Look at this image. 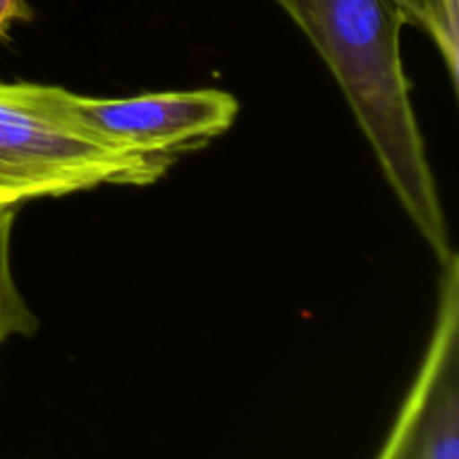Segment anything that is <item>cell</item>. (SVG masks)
<instances>
[{
  "instance_id": "cell-1",
  "label": "cell",
  "mask_w": 459,
  "mask_h": 459,
  "mask_svg": "<svg viewBox=\"0 0 459 459\" xmlns=\"http://www.w3.org/2000/svg\"><path fill=\"white\" fill-rule=\"evenodd\" d=\"M343 90L377 161L439 264L455 249L402 61L397 0H276Z\"/></svg>"
},
{
  "instance_id": "cell-2",
  "label": "cell",
  "mask_w": 459,
  "mask_h": 459,
  "mask_svg": "<svg viewBox=\"0 0 459 459\" xmlns=\"http://www.w3.org/2000/svg\"><path fill=\"white\" fill-rule=\"evenodd\" d=\"M70 90L0 81V206L106 186H146L169 157L133 151L94 133L67 108Z\"/></svg>"
},
{
  "instance_id": "cell-3",
  "label": "cell",
  "mask_w": 459,
  "mask_h": 459,
  "mask_svg": "<svg viewBox=\"0 0 459 459\" xmlns=\"http://www.w3.org/2000/svg\"><path fill=\"white\" fill-rule=\"evenodd\" d=\"M377 459H459L457 254L442 264L429 350Z\"/></svg>"
},
{
  "instance_id": "cell-4",
  "label": "cell",
  "mask_w": 459,
  "mask_h": 459,
  "mask_svg": "<svg viewBox=\"0 0 459 459\" xmlns=\"http://www.w3.org/2000/svg\"><path fill=\"white\" fill-rule=\"evenodd\" d=\"M67 108L94 133L133 151L173 161L231 130L240 110L231 92L215 88L146 92L124 99L67 92Z\"/></svg>"
},
{
  "instance_id": "cell-5",
  "label": "cell",
  "mask_w": 459,
  "mask_h": 459,
  "mask_svg": "<svg viewBox=\"0 0 459 459\" xmlns=\"http://www.w3.org/2000/svg\"><path fill=\"white\" fill-rule=\"evenodd\" d=\"M18 206H0V345L12 336H34L39 316L22 299L12 272V231Z\"/></svg>"
},
{
  "instance_id": "cell-6",
  "label": "cell",
  "mask_w": 459,
  "mask_h": 459,
  "mask_svg": "<svg viewBox=\"0 0 459 459\" xmlns=\"http://www.w3.org/2000/svg\"><path fill=\"white\" fill-rule=\"evenodd\" d=\"M406 25L420 27L437 45L451 85L459 88V0H397Z\"/></svg>"
},
{
  "instance_id": "cell-7",
  "label": "cell",
  "mask_w": 459,
  "mask_h": 459,
  "mask_svg": "<svg viewBox=\"0 0 459 459\" xmlns=\"http://www.w3.org/2000/svg\"><path fill=\"white\" fill-rule=\"evenodd\" d=\"M31 21H34V9L27 0H0V43L12 40L13 25Z\"/></svg>"
}]
</instances>
